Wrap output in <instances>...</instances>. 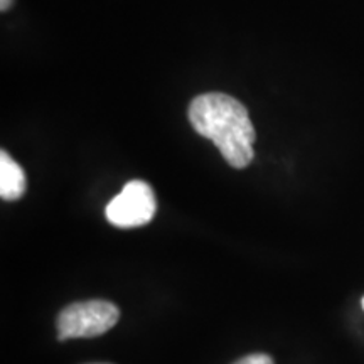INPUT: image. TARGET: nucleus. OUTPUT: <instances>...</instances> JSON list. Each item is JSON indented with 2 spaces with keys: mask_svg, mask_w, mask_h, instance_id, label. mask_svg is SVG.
Masks as SVG:
<instances>
[{
  "mask_svg": "<svg viewBox=\"0 0 364 364\" xmlns=\"http://www.w3.org/2000/svg\"><path fill=\"white\" fill-rule=\"evenodd\" d=\"M156 211L157 201L152 188L144 181H130L122 193L108 203L105 215L117 228H139L152 221Z\"/></svg>",
  "mask_w": 364,
  "mask_h": 364,
  "instance_id": "7ed1b4c3",
  "label": "nucleus"
},
{
  "mask_svg": "<svg viewBox=\"0 0 364 364\" xmlns=\"http://www.w3.org/2000/svg\"><path fill=\"white\" fill-rule=\"evenodd\" d=\"M14 0H0V9H2V12H6L7 9H11Z\"/></svg>",
  "mask_w": 364,
  "mask_h": 364,
  "instance_id": "423d86ee",
  "label": "nucleus"
},
{
  "mask_svg": "<svg viewBox=\"0 0 364 364\" xmlns=\"http://www.w3.org/2000/svg\"><path fill=\"white\" fill-rule=\"evenodd\" d=\"M188 115L196 134L213 140L231 167L250 166L257 132L243 103L226 93H203L191 102Z\"/></svg>",
  "mask_w": 364,
  "mask_h": 364,
  "instance_id": "f257e3e1",
  "label": "nucleus"
},
{
  "mask_svg": "<svg viewBox=\"0 0 364 364\" xmlns=\"http://www.w3.org/2000/svg\"><path fill=\"white\" fill-rule=\"evenodd\" d=\"M235 364H275V363H273V359L270 356H267V354H252V356L240 359V361Z\"/></svg>",
  "mask_w": 364,
  "mask_h": 364,
  "instance_id": "39448f33",
  "label": "nucleus"
},
{
  "mask_svg": "<svg viewBox=\"0 0 364 364\" xmlns=\"http://www.w3.org/2000/svg\"><path fill=\"white\" fill-rule=\"evenodd\" d=\"M27 181L24 169L9 156L6 150L0 152V196L4 201H16L26 193Z\"/></svg>",
  "mask_w": 364,
  "mask_h": 364,
  "instance_id": "20e7f679",
  "label": "nucleus"
},
{
  "mask_svg": "<svg viewBox=\"0 0 364 364\" xmlns=\"http://www.w3.org/2000/svg\"><path fill=\"white\" fill-rule=\"evenodd\" d=\"M118 318V307L107 300L71 304L58 316V338L59 341L97 338L115 327Z\"/></svg>",
  "mask_w": 364,
  "mask_h": 364,
  "instance_id": "f03ea898",
  "label": "nucleus"
},
{
  "mask_svg": "<svg viewBox=\"0 0 364 364\" xmlns=\"http://www.w3.org/2000/svg\"><path fill=\"white\" fill-rule=\"evenodd\" d=\"M363 307H364V299H363Z\"/></svg>",
  "mask_w": 364,
  "mask_h": 364,
  "instance_id": "0eeeda50",
  "label": "nucleus"
}]
</instances>
